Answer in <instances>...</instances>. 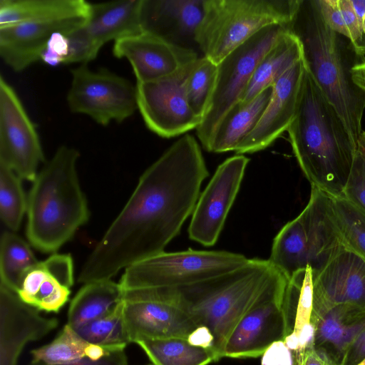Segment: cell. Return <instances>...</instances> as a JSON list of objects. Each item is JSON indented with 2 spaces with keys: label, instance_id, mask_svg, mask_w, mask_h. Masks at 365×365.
<instances>
[{
  "label": "cell",
  "instance_id": "21",
  "mask_svg": "<svg viewBox=\"0 0 365 365\" xmlns=\"http://www.w3.org/2000/svg\"><path fill=\"white\" fill-rule=\"evenodd\" d=\"M87 21L81 18L33 21L0 28V56L11 69L22 71L41 61L53 34L71 31Z\"/></svg>",
  "mask_w": 365,
  "mask_h": 365
},
{
  "label": "cell",
  "instance_id": "31",
  "mask_svg": "<svg viewBox=\"0 0 365 365\" xmlns=\"http://www.w3.org/2000/svg\"><path fill=\"white\" fill-rule=\"evenodd\" d=\"M135 344L153 365H207L219 360L212 349L195 345L187 338L144 339Z\"/></svg>",
  "mask_w": 365,
  "mask_h": 365
},
{
  "label": "cell",
  "instance_id": "10",
  "mask_svg": "<svg viewBox=\"0 0 365 365\" xmlns=\"http://www.w3.org/2000/svg\"><path fill=\"white\" fill-rule=\"evenodd\" d=\"M66 100L70 110L89 116L101 125L121 123L138 109L136 86L107 69L83 64L71 71Z\"/></svg>",
  "mask_w": 365,
  "mask_h": 365
},
{
  "label": "cell",
  "instance_id": "2",
  "mask_svg": "<svg viewBox=\"0 0 365 365\" xmlns=\"http://www.w3.org/2000/svg\"><path fill=\"white\" fill-rule=\"evenodd\" d=\"M287 131L311 187L333 197L342 196L356 145L307 67L296 113Z\"/></svg>",
  "mask_w": 365,
  "mask_h": 365
},
{
  "label": "cell",
  "instance_id": "19",
  "mask_svg": "<svg viewBox=\"0 0 365 365\" xmlns=\"http://www.w3.org/2000/svg\"><path fill=\"white\" fill-rule=\"evenodd\" d=\"M56 318H46L0 284V365H18L23 349L55 329Z\"/></svg>",
  "mask_w": 365,
  "mask_h": 365
},
{
  "label": "cell",
  "instance_id": "35",
  "mask_svg": "<svg viewBox=\"0 0 365 365\" xmlns=\"http://www.w3.org/2000/svg\"><path fill=\"white\" fill-rule=\"evenodd\" d=\"M21 178L11 169L0 164V217L12 232L21 226L27 211V200Z\"/></svg>",
  "mask_w": 365,
  "mask_h": 365
},
{
  "label": "cell",
  "instance_id": "45",
  "mask_svg": "<svg viewBox=\"0 0 365 365\" xmlns=\"http://www.w3.org/2000/svg\"><path fill=\"white\" fill-rule=\"evenodd\" d=\"M356 149L361 153L365 158V131H362L356 144Z\"/></svg>",
  "mask_w": 365,
  "mask_h": 365
},
{
  "label": "cell",
  "instance_id": "37",
  "mask_svg": "<svg viewBox=\"0 0 365 365\" xmlns=\"http://www.w3.org/2000/svg\"><path fill=\"white\" fill-rule=\"evenodd\" d=\"M68 55L66 64H87L95 59L101 46L87 31L85 24L67 33Z\"/></svg>",
  "mask_w": 365,
  "mask_h": 365
},
{
  "label": "cell",
  "instance_id": "41",
  "mask_svg": "<svg viewBox=\"0 0 365 365\" xmlns=\"http://www.w3.org/2000/svg\"><path fill=\"white\" fill-rule=\"evenodd\" d=\"M128 359L125 350L115 351L98 360L84 359L65 364H47L41 361H33L29 365H127Z\"/></svg>",
  "mask_w": 365,
  "mask_h": 365
},
{
  "label": "cell",
  "instance_id": "7",
  "mask_svg": "<svg viewBox=\"0 0 365 365\" xmlns=\"http://www.w3.org/2000/svg\"><path fill=\"white\" fill-rule=\"evenodd\" d=\"M342 246L331 196L311 187L304 210L274 238L268 259L289 279L308 266L318 272Z\"/></svg>",
  "mask_w": 365,
  "mask_h": 365
},
{
  "label": "cell",
  "instance_id": "25",
  "mask_svg": "<svg viewBox=\"0 0 365 365\" xmlns=\"http://www.w3.org/2000/svg\"><path fill=\"white\" fill-rule=\"evenodd\" d=\"M141 2L123 0L91 3L85 26L101 47L107 42L140 33Z\"/></svg>",
  "mask_w": 365,
  "mask_h": 365
},
{
  "label": "cell",
  "instance_id": "22",
  "mask_svg": "<svg viewBox=\"0 0 365 365\" xmlns=\"http://www.w3.org/2000/svg\"><path fill=\"white\" fill-rule=\"evenodd\" d=\"M204 6L205 0H142L141 30L178 45L183 38L195 41Z\"/></svg>",
  "mask_w": 365,
  "mask_h": 365
},
{
  "label": "cell",
  "instance_id": "44",
  "mask_svg": "<svg viewBox=\"0 0 365 365\" xmlns=\"http://www.w3.org/2000/svg\"><path fill=\"white\" fill-rule=\"evenodd\" d=\"M351 73L355 83L365 91V57L353 66Z\"/></svg>",
  "mask_w": 365,
  "mask_h": 365
},
{
  "label": "cell",
  "instance_id": "1",
  "mask_svg": "<svg viewBox=\"0 0 365 365\" xmlns=\"http://www.w3.org/2000/svg\"><path fill=\"white\" fill-rule=\"evenodd\" d=\"M209 175L196 139L185 135L148 167L78 275L86 284L164 252L195 209Z\"/></svg>",
  "mask_w": 365,
  "mask_h": 365
},
{
  "label": "cell",
  "instance_id": "20",
  "mask_svg": "<svg viewBox=\"0 0 365 365\" xmlns=\"http://www.w3.org/2000/svg\"><path fill=\"white\" fill-rule=\"evenodd\" d=\"M73 271L71 255L53 253L26 273L16 294L38 311L58 312L69 299Z\"/></svg>",
  "mask_w": 365,
  "mask_h": 365
},
{
  "label": "cell",
  "instance_id": "42",
  "mask_svg": "<svg viewBox=\"0 0 365 365\" xmlns=\"http://www.w3.org/2000/svg\"><path fill=\"white\" fill-rule=\"evenodd\" d=\"M341 365H365V329L349 347Z\"/></svg>",
  "mask_w": 365,
  "mask_h": 365
},
{
  "label": "cell",
  "instance_id": "12",
  "mask_svg": "<svg viewBox=\"0 0 365 365\" xmlns=\"http://www.w3.org/2000/svg\"><path fill=\"white\" fill-rule=\"evenodd\" d=\"M44 161L36 125L14 88L0 77V164L33 182Z\"/></svg>",
  "mask_w": 365,
  "mask_h": 365
},
{
  "label": "cell",
  "instance_id": "40",
  "mask_svg": "<svg viewBox=\"0 0 365 365\" xmlns=\"http://www.w3.org/2000/svg\"><path fill=\"white\" fill-rule=\"evenodd\" d=\"M292 351L284 340L272 344L262 356L261 365H294Z\"/></svg>",
  "mask_w": 365,
  "mask_h": 365
},
{
  "label": "cell",
  "instance_id": "18",
  "mask_svg": "<svg viewBox=\"0 0 365 365\" xmlns=\"http://www.w3.org/2000/svg\"><path fill=\"white\" fill-rule=\"evenodd\" d=\"M306 69L303 57L273 84L269 103L256 126L237 148V154L262 150L287 130L296 113Z\"/></svg>",
  "mask_w": 365,
  "mask_h": 365
},
{
  "label": "cell",
  "instance_id": "6",
  "mask_svg": "<svg viewBox=\"0 0 365 365\" xmlns=\"http://www.w3.org/2000/svg\"><path fill=\"white\" fill-rule=\"evenodd\" d=\"M303 0H205L195 42L217 65L264 28L289 29Z\"/></svg>",
  "mask_w": 365,
  "mask_h": 365
},
{
  "label": "cell",
  "instance_id": "33",
  "mask_svg": "<svg viewBox=\"0 0 365 365\" xmlns=\"http://www.w3.org/2000/svg\"><path fill=\"white\" fill-rule=\"evenodd\" d=\"M217 76V65L205 56L199 57L188 68L184 88L187 103L202 118L210 106Z\"/></svg>",
  "mask_w": 365,
  "mask_h": 365
},
{
  "label": "cell",
  "instance_id": "26",
  "mask_svg": "<svg viewBox=\"0 0 365 365\" xmlns=\"http://www.w3.org/2000/svg\"><path fill=\"white\" fill-rule=\"evenodd\" d=\"M272 93V86L247 103L238 102L218 123L206 150L212 153L236 151L261 118Z\"/></svg>",
  "mask_w": 365,
  "mask_h": 365
},
{
  "label": "cell",
  "instance_id": "23",
  "mask_svg": "<svg viewBox=\"0 0 365 365\" xmlns=\"http://www.w3.org/2000/svg\"><path fill=\"white\" fill-rule=\"evenodd\" d=\"M314 271L309 266L295 272L287 280L283 307L288 333L284 341L294 358L314 346Z\"/></svg>",
  "mask_w": 365,
  "mask_h": 365
},
{
  "label": "cell",
  "instance_id": "4",
  "mask_svg": "<svg viewBox=\"0 0 365 365\" xmlns=\"http://www.w3.org/2000/svg\"><path fill=\"white\" fill-rule=\"evenodd\" d=\"M79 155L73 148L59 147L32 182L26 233L29 243L43 252L55 253L89 219L76 168Z\"/></svg>",
  "mask_w": 365,
  "mask_h": 365
},
{
  "label": "cell",
  "instance_id": "3",
  "mask_svg": "<svg viewBox=\"0 0 365 365\" xmlns=\"http://www.w3.org/2000/svg\"><path fill=\"white\" fill-rule=\"evenodd\" d=\"M290 30L301 41L308 71L356 145L363 131L365 91L355 83L351 68L363 56L327 25L316 0L302 1Z\"/></svg>",
  "mask_w": 365,
  "mask_h": 365
},
{
  "label": "cell",
  "instance_id": "11",
  "mask_svg": "<svg viewBox=\"0 0 365 365\" xmlns=\"http://www.w3.org/2000/svg\"><path fill=\"white\" fill-rule=\"evenodd\" d=\"M288 279L279 271L228 336L222 357L256 358L287 335L283 307Z\"/></svg>",
  "mask_w": 365,
  "mask_h": 365
},
{
  "label": "cell",
  "instance_id": "38",
  "mask_svg": "<svg viewBox=\"0 0 365 365\" xmlns=\"http://www.w3.org/2000/svg\"><path fill=\"white\" fill-rule=\"evenodd\" d=\"M342 197L365 214V158L357 149Z\"/></svg>",
  "mask_w": 365,
  "mask_h": 365
},
{
  "label": "cell",
  "instance_id": "13",
  "mask_svg": "<svg viewBox=\"0 0 365 365\" xmlns=\"http://www.w3.org/2000/svg\"><path fill=\"white\" fill-rule=\"evenodd\" d=\"M190 66L169 77L136 83L138 109L148 128L160 137L178 136L202 122L185 97L184 82Z\"/></svg>",
  "mask_w": 365,
  "mask_h": 365
},
{
  "label": "cell",
  "instance_id": "5",
  "mask_svg": "<svg viewBox=\"0 0 365 365\" xmlns=\"http://www.w3.org/2000/svg\"><path fill=\"white\" fill-rule=\"evenodd\" d=\"M278 272L269 259H250L234 271L174 289L196 324L211 335L218 359L235 325Z\"/></svg>",
  "mask_w": 365,
  "mask_h": 365
},
{
  "label": "cell",
  "instance_id": "9",
  "mask_svg": "<svg viewBox=\"0 0 365 365\" xmlns=\"http://www.w3.org/2000/svg\"><path fill=\"white\" fill-rule=\"evenodd\" d=\"M289 29L277 24L267 26L217 64L214 93L207 110L196 128L197 138L205 150L221 119L242 98L262 58Z\"/></svg>",
  "mask_w": 365,
  "mask_h": 365
},
{
  "label": "cell",
  "instance_id": "32",
  "mask_svg": "<svg viewBox=\"0 0 365 365\" xmlns=\"http://www.w3.org/2000/svg\"><path fill=\"white\" fill-rule=\"evenodd\" d=\"M39 261L29 245L12 231H5L0 241L1 285L17 293L26 273Z\"/></svg>",
  "mask_w": 365,
  "mask_h": 365
},
{
  "label": "cell",
  "instance_id": "17",
  "mask_svg": "<svg viewBox=\"0 0 365 365\" xmlns=\"http://www.w3.org/2000/svg\"><path fill=\"white\" fill-rule=\"evenodd\" d=\"M339 304H352L365 311V259L344 245L320 271L314 272L316 327L328 309Z\"/></svg>",
  "mask_w": 365,
  "mask_h": 365
},
{
  "label": "cell",
  "instance_id": "27",
  "mask_svg": "<svg viewBox=\"0 0 365 365\" xmlns=\"http://www.w3.org/2000/svg\"><path fill=\"white\" fill-rule=\"evenodd\" d=\"M91 6L84 0H1L0 28L33 21L88 19Z\"/></svg>",
  "mask_w": 365,
  "mask_h": 365
},
{
  "label": "cell",
  "instance_id": "14",
  "mask_svg": "<svg viewBox=\"0 0 365 365\" xmlns=\"http://www.w3.org/2000/svg\"><path fill=\"white\" fill-rule=\"evenodd\" d=\"M249 159L243 155L227 158L215 170L200 195L188 227L190 239L214 245L239 192Z\"/></svg>",
  "mask_w": 365,
  "mask_h": 365
},
{
  "label": "cell",
  "instance_id": "15",
  "mask_svg": "<svg viewBox=\"0 0 365 365\" xmlns=\"http://www.w3.org/2000/svg\"><path fill=\"white\" fill-rule=\"evenodd\" d=\"M123 317L130 343L144 339H189L200 327L174 289L155 291L144 300L123 301Z\"/></svg>",
  "mask_w": 365,
  "mask_h": 365
},
{
  "label": "cell",
  "instance_id": "16",
  "mask_svg": "<svg viewBox=\"0 0 365 365\" xmlns=\"http://www.w3.org/2000/svg\"><path fill=\"white\" fill-rule=\"evenodd\" d=\"M113 53L130 63L137 83L155 81L179 73L199 57L190 48L140 32L114 42Z\"/></svg>",
  "mask_w": 365,
  "mask_h": 365
},
{
  "label": "cell",
  "instance_id": "28",
  "mask_svg": "<svg viewBox=\"0 0 365 365\" xmlns=\"http://www.w3.org/2000/svg\"><path fill=\"white\" fill-rule=\"evenodd\" d=\"M302 58L303 49L299 38L289 29H287L259 62L240 102L247 103L272 86Z\"/></svg>",
  "mask_w": 365,
  "mask_h": 365
},
{
  "label": "cell",
  "instance_id": "30",
  "mask_svg": "<svg viewBox=\"0 0 365 365\" xmlns=\"http://www.w3.org/2000/svg\"><path fill=\"white\" fill-rule=\"evenodd\" d=\"M118 350L125 349L91 344L66 324L58 336L51 343L34 349L31 353L33 361L47 364H65L84 359L98 360Z\"/></svg>",
  "mask_w": 365,
  "mask_h": 365
},
{
  "label": "cell",
  "instance_id": "43",
  "mask_svg": "<svg viewBox=\"0 0 365 365\" xmlns=\"http://www.w3.org/2000/svg\"><path fill=\"white\" fill-rule=\"evenodd\" d=\"M294 365H337L324 353L314 346L304 350L294 359Z\"/></svg>",
  "mask_w": 365,
  "mask_h": 365
},
{
  "label": "cell",
  "instance_id": "8",
  "mask_svg": "<svg viewBox=\"0 0 365 365\" xmlns=\"http://www.w3.org/2000/svg\"><path fill=\"white\" fill-rule=\"evenodd\" d=\"M249 259L227 251H164L125 269L119 282L123 299L142 292L196 284L234 271Z\"/></svg>",
  "mask_w": 365,
  "mask_h": 365
},
{
  "label": "cell",
  "instance_id": "29",
  "mask_svg": "<svg viewBox=\"0 0 365 365\" xmlns=\"http://www.w3.org/2000/svg\"><path fill=\"white\" fill-rule=\"evenodd\" d=\"M123 300L119 282L105 279L84 284L70 303L67 324L78 328L105 315Z\"/></svg>",
  "mask_w": 365,
  "mask_h": 365
},
{
  "label": "cell",
  "instance_id": "24",
  "mask_svg": "<svg viewBox=\"0 0 365 365\" xmlns=\"http://www.w3.org/2000/svg\"><path fill=\"white\" fill-rule=\"evenodd\" d=\"M364 329V310L349 304L334 305L319 319L314 346L341 365L349 347Z\"/></svg>",
  "mask_w": 365,
  "mask_h": 365
},
{
  "label": "cell",
  "instance_id": "36",
  "mask_svg": "<svg viewBox=\"0 0 365 365\" xmlns=\"http://www.w3.org/2000/svg\"><path fill=\"white\" fill-rule=\"evenodd\" d=\"M331 197L343 245L365 259V214L342 196Z\"/></svg>",
  "mask_w": 365,
  "mask_h": 365
},
{
  "label": "cell",
  "instance_id": "34",
  "mask_svg": "<svg viewBox=\"0 0 365 365\" xmlns=\"http://www.w3.org/2000/svg\"><path fill=\"white\" fill-rule=\"evenodd\" d=\"M74 329L96 345L125 349L130 343L124 322L123 300L105 315Z\"/></svg>",
  "mask_w": 365,
  "mask_h": 365
},
{
  "label": "cell",
  "instance_id": "39",
  "mask_svg": "<svg viewBox=\"0 0 365 365\" xmlns=\"http://www.w3.org/2000/svg\"><path fill=\"white\" fill-rule=\"evenodd\" d=\"M68 32L58 31L52 35L41 55V61L50 66L66 64L68 55Z\"/></svg>",
  "mask_w": 365,
  "mask_h": 365
}]
</instances>
